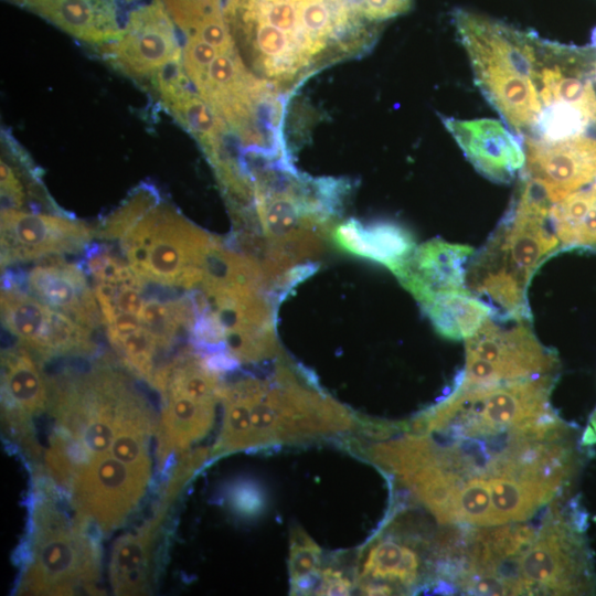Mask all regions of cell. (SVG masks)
<instances>
[{
    "label": "cell",
    "instance_id": "cell-1",
    "mask_svg": "<svg viewBox=\"0 0 596 596\" xmlns=\"http://www.w3.org/2000/svg\"><path fill=\"white\" fill-rule=\"evenodd\" d=\"M47 412L54 421L45 464L62 488L78 469L118 460L152 471L159 416L123 372L97 363L50 383Z\"/></svg>",
    "mask_w": 596,
    "mask_h": 596
},
{
    "label": "cell",
    "instance_id": "cell-2",
    "mask_svg": "<svg viewBox=\"0 0 596 596\" xmlns=\"http://www.w3.org/2000/svg\"><path fill=\"white\" fill-rule=\"evenodd\" d=\"M34 486L18 594H94L100 552L92 528L66 511L53 481L41 479Z\"/></svg>",
    "mask_w": 596,
    "mask_h": 596
},
{
    "label": "cell",
    "instance_id": "cell-3",
    "mask_svg": "<svg viewBox=\"0 0 596 596\" xmlns=\"http://www.w3.org/2000/svg\"><path fill=\"white\" fill-rule=\"evenodd\" d=\"M455 24L476 85L509 126L530 136L542 111L540 36L464 10L456 11Z\"/></svg>",
    "mask_w": 596,
    "mask_h": 596
},
{
    "label": "cell",
    "instance_id": "cell-4",
    "mask_svg": "<svg viewBox=\"0 0 596 596\" xmlns=\"http://www.w3.org/2000/svg\"><path fill=\"white\" fill-rule=\"evenodd\" d=\"M553 203L522 177L517 196L485 246L467 268V285H500L528 291L531 278L561 247L555 234Z\"/></svg>",
    "mask_w": 596,
    "mask_h": 596
},
{
    "label": "cell",
    "instance_id": "cell-5",
    "mask_svg": "<svg viewBox=\"0 0 596 596\" xmlns=\"http://www.w3.org/2000/svg\"><path fill=\"white\" fill-rule=\"evenodd\" d=\"M534 540L511 563L514 595H595L596 573L574 500L547 509Z\"/></svg>",
    "mask_w": 596,
    "mask_h": 596
},
{
    "label": "cell",
    "instance_id": "cell-6",
    "mask_svg": "<svg viewBox=\"0 0 596 596\" xmlns=\"http://www.w3.org/2000/svg\"><path fill=\"white\" fill-rule=\"evenodd\" d=\"M248 404L246 449L341 433L354 426L349 411L302 385L280 366L270 381L240 379Z\"/></svg>",
    "mask_w": 596,
    "mask_h": 596
},
{
    "label": "cell",
    "instance_id": "cell-7",
    "mask_svg": "<svg viewBox=\"0 0 596 596\" xmlns=\"http://www.w3.org/2000/svg\"><path fill=\"white\" fill-rule=\"evenodd\" d=\"M120 243L130 267L146 283L191 290L201 284L206 257L220 242L160 199Z\"/></svg>",
    "mask_w": 596,
    "mask_h": 596
},
{
    "label": "cell",
    "instance_id": "cell-8",
    "mask_svg": "<svg viewBox=\"0 0 596 596\" xmlns=\"http://www.w3.org/2000/svg\"><path fill=\"white\" fill-rule=\"evenodd\" d=\"M221 389L220 373L204 355L183 350L172 359L157 386L162 401L155 453L158 470L209 433Z\"/></svg>",
    "mask_w": 596,
    "mask_h": 596
},
{
    "label": "cell",
    "instance_id": "cell-9",
    "mask_svg": "<svg viewBox=\"0 0 596 596\" xmlns=\"http://www.w3.org/2000/svg\"><path fill=\"white\" fill-rule=\"evenodd\" d=\"M530 321L487 319L466 339V364L456 382L491 385L556 374L557 356L539 341Z\"/></svg>",
    "mask_w": 596,
    "mask_h": 596
},
{
    "label": "cell",
    "instance_id": "cell-10",
    "mask_svg": "<svg viewBox=\"0 0 596 596\" xmlns=\"http://www.w3.org/2000/svg\"><path fill=\"white\" fill-rule=\"evenodd\" d=\"M205 456L201 451L187 454L170 470L150 517L136 530L114 543L109 560V582L114 594L143 595L151 585L155 553L169 510L180 491Z\"/></svg>",
    "mask_w": 596,
    "mask_h": 596
},
{
    "label": "cell",
    "instance_id": "cell-11",
    "mask_svg": "<svg viewBox=\"0 0 596 596\" xmlns=\"http://www.w3.org/2000/svg\"><path fill=\"white\" fill-rule=\"evenodd\" d=\"M177 30L161 0H129L123 35L102 50L127 76L152 82L182 64Z\"/></svg>",
    "mask_w": 596,
    "mask_h": 596
},
{
    "label": "cell",
    "instance_id": "cell-12",
    "mask_svg": "<svg viewBox=\"0 0 596 596\" xmlns=\"http://www.w3.org/2000/svg\"><path fill=\"white\" fill-rule=\"evenodd\" d=\"M1 319L22 347L44 360L95 350L93 330L21 289H2Z\"/></svg>",
    "mask_w": 596,
    "mask_h": 596
},
{
    "label": "cell",
    "instance_id": "cell-13",
    "mask_svg": "<svg viewBox=\"0 0 596 596\" xmlns=\"http://www.w3.org/2000/svg\"><path fill=\"white\" fill-rule=\"evenodd\" d=\"M93 231L58 215L1 210V266L84 252Z\"/></svg>",
    "mask_w": 596,
    "mask_h": 596
},
{
    "label": "cell",
    "instance_id": "cell-14",
    "mask_svg": "<svg viewBox=\"0 0 596 596\" xmlns=\"http://www.w3.org/2000/svg\"><path fill=\"white\" fill-rule=\"evenodd\" d=\"M522 177L532 180L552 203L596 181V138L579 135L546 141L525 137Z\"/></svg>",
    "mask_w": 596,
    "mask_h": 596
},
{
    "label": "cell",
    "instance_id": "cell-15",
    "mask_svg": "<svg viewBox=\"0 0 596 596\" xmlns=\"http://www.w3.org/2000/svg\"><path fill=\"white\" fill-rule=\"evenodd\" d=\"M1 402L4 422L17 440L38 456L33 419L47 409L49 387L24 347L6 349L1 355Z\"/></svg>",
    "mask_w": 596,
    "mask_h": 596
},
{
    "label": "cell",
    "instance_id": "cell-16",
    "mask_svg": "<svg viewBox=\"0 0 596 596\" xmlns=\"http://www.w3.org/2000/svg\"><path fill=\"white\" fill-rule=\"evenodd\" d=\"M75 40L104 47L124 33L129 0H4Z\"/></svg>",
    "mask_w": 596,
    "mask_h": 596
},
{
    "label": "cell",
    "instance_id": "cell-17",
    "mask_svg": "<svg viewBox=\"0 0 596 596\" xmlns=\"http://www.w3.org/2000/svg\"><path fill=\"white\" fill-rule=\"evenodd\" d=\"M473 248L440 238L416 246L391 272L419 302L439 292H471L467 286L468 262Z\"/></svg>",
    "mask_w": 596,
    "mask_h": 596
},
{
    "label": "cell",
    "instance_id": "cell-18",
    "mask_svg": "<svg viewBox=\"0 0 596 596\" xmlns=\"http://www.w3.org/2000/svg\"><path fill=\"white\" fill-rule=\"evenodd\" d=\"M441 120L468 161L486 178L508 183L523 170L524 148L500 121L451 117Z\"/></svg>",
    "mask_w": 596,
    "mask_h": 596
},
{
    "label": "cell",
    "instance_id": "cell-19",
    "mask_svg": "<svg viewBox=\"0 0 596 596\" xmlns=\"http://www.w3.org/2000/svg\"><path fill=\"white\" fill-rule=\"evenodd\" d=\"M25 287L43 304L70 316L82 326L94 330L103 316L97 308L86 272L81 264L61 257L33 266L25 276Z\"/></svg>",
    "mask_w": 596,
    "mask_h": 596
},
{
    "label": "cell",
    "instance_id": "cell-20",
    "mask_svg": "<svg viewBox=\"0 0 596 596\" xmlns=\"http://www.w3.org/2000/svg\"><path fill=\"white\" fill-rule=\"evenodd\" d=\"M421 556L405 539H380L368 551L360 574L361 588L369 595L409 590L421 583Z\"/></svg>",
    "mask_w": 596,
    "mask_h": 596
},
{
    "label": "cell",
    "instance_id": "cell-21",
    "mask_svg": "<svg viewBox=\"0 0 596 596\" xmlns=\"http://www.w3.org/2000/svg\"><path fill=\"white\" fill-rule=\"evenodd\" d=\"M332 241L343 251L395 268L416 247L414 237L404 227L390 222L363 225L349 220L331 231Z\"/></svg>",
    "mask_w": 596,
    "mask_h": 596
},
{
    "label": "cell",
    "instance_id": "cell-22",
    "mask_svg": "<svg viewBox=\"0 0 596 596\" xmlns=\"http://www.w3.org/2000/svg\"><path fill=\"white\" fill-rule=\"evenodd\" d=\"M435 330L450 340H466L493 317L492 308L472 292H439L421 304Z\"/></svg>",
    "mask_w": 596,
    "mask_h": 596
},
{
    "label": "cell",
    "instance_id": "cell-23",
    "mask_svg": "<svg viewBox=\"0 0 596 596\" xmlns=\"http://www.w3.org/2000/svg\"><path fill=\"white\" fill-rule=\"evenodd\" d=\"M551 220L562 247L596 248V182L554 203Z\"/></svg>",
    "mask_w": 596,
    "mask_h": 596
},
{
    "label": "cell",
    "instance_id": "cell-24",
    "mask_svg": "<svg viewBox=\"0 0 596 596\" xmlns=\"http://www.w3.org/2000/svg\"><path fill=\"white\" fill-rule=\"evenodd\" d=\"M321 558L320 547L301 529L290 534L288 570L291 594L310 590L319 577Z\"/></svg>",
    "mask_w": 596,
    "mask_h": 596
},
{
    "label": "cell",
    "instance_id": "cell-25",
    "mask_svg": "<svg viewBox=\"0 0 596 596\" xmlns=\"http://www.w3.org/2000/svg\"><path fill=\"white\" fill-rule=\"evenodd\" d=\"M159 200L160 196L155 188L148 184L139 187L104 221L97 233L98 236L120 241Z\"/></svg>",
    "mask_w": 596,
    "mask_h": 596
},
{
    "label": "cell",
    "instance_id": "cell-26",
    "mask_svg": "<svg viewBox=\"0 0 596 596\" xmlns=\"http://www.w3.org/2000/svg\"><path fill=\"white\" fill-rule=\"evenodd\" d=\"M23 204L22 183L13 169L1 159V210H20Z\"/></svg>",
    "mask_w": 596,
    "mask_h": 596
},
{
    "label": "cell",
    "instance_id": "cell-27",
    "mask_svg": "<svg viewBox=\"0 0 596 596\" xmlns=\"http://www.w3.org/2000/svg\"><path fill=\"white\" fill-rule=\"evenodd\" d=\"M320 583L317 589L318 595H349L351 582L341 572L332 568L320 571Z\"/></svg>",
    "mask_w": 596,
    "mask_h": 596
},
{
    "label": "cell",
    "instance_id": "cell-28",
    "mask_svg": "<svg viewBox=\"0 0 596 596\" xmlns=\"http://www.w3.org/2000/svg\"><path fill=\"white\" fill-rule=\"evenodd\" d=\"M231 502L236 510L248 514L258 511L262 507L259 493L253 487L246 485L233 489Z\"/></svg>",
    "mask_w": 596,
    "mask_h": 596
},
{
    "label": "cell",
    "instance_id": "cell-29",
    "mask_svg": "<svg viewBox=\"0 0 596 596\" xmlns=\"http://www.w3.org/2000/svg\"><path fill=\"white\" fill-rule=\"evenodd\" d=\"M596 444V407L592 412L587 425L581 437V445L584 447Z\"/></svg>",
    "mask_w": 596,
    "mask_h": 596
}]
</instances>
